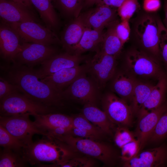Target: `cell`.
I'll use <instances>...</instances> for the list:
<instances>
[{"label":"cell","instance_id":"38","mask_svg":"<svg viewBox=\"0 0 167 167\" xmlns=\"http://www.w3.org/2000/svg\"><path fill=\"white\" fill-rule=\"evenodd\" d=\"M139 143L137 139L131 141L122 146L120 158L122 162L128 161L135 156L138 152Z\"/></svg>","mask_w":167,"mask_h":167},{"label":"cell","instance_id":"24","mask_svg":"<svg viewBox=\"0 0 167 167\" xmlns=\"http://www.w3.org/2000/svg\"><path fill=\"white\" fill-rule=\"evenodd\" d=\"M82 114L105 134L112 135L114 133L115 125L110 121L105 112L96 105H84Z\"/></svg>","mask_w":167,"mask_h":167},{"label":"cell","instance_id":"31","mask_svg":"<svg viewBox=\"0 0 167 167\" xmlns=\"http://www.w3.org/2000/svg\"><path fill=\"white\" fill-rule=\"evenodd\" d=\"M26 162L21 155L11 150L3 148L1 152L0 167H24Z\"/></svg>","mask_w":167,"mask_h":167},{"label":"cell","instance_id":"11","mask_svg":"<svg viewBox=\"0 0 167 167\" xmlns=\"http://www.w3.org/2000/svg\"><path fill=\"white\" fill-rule=\"evenodd\" d=\"M86 74L79 76L62 92L64 98L76 100L84 105H96L99 98L100 88Z\"/></svg>","mask_w":167,"mask_h":167},{"label":"cell","instance_id":"28","mask_svg":"<svg viewBox=\"0 0 167 167\" xmlns=\"http://www.w3.org/2000/svg\"><path fill=\"white\" fill-rule=\"evenodd\" d=\"M154 85L150 82L138 79L130 103L134 115L137 116Z\"/></svg>","mask_w":167,"mask_h":167},{"label":"cell","instance_id":"5","mask_svg":"<svg viewBox=\"0 0 167 167\" xmlns=\"http://www.w3.org/2000/svg\"><path fill=\"white\" fill-rule=\"evenodd\" d=\"M65 143L74 152H79L97 159L108 166L115 163L117 155L109 145L97 139L75 137L67 135L56 138Z\"/></svg>","mask_w":167,"mask_h":167},{"label":"cell","instance_id":"43","mask_svg":"<svg viewBox=\"0 0 167 167\" xmlns=\"http://www.w3.org/2000/svg\"><path fill=\"white\" fill-rule=\"evenodd\" d=\"M70 135L78 137L91 138L96 139L90 133L84 130L73 126L72 128Z\"/></svg>","mask_w":167,"mask_h":167},{"label":"cell","instance_id":"33","mask_svg":"<svg viewBox=\"0 0 167 167\" xmlns=\"http://www.w3.org/2000/svg\"><path fill=\"white\" fill-rule=\"evenodd\" d=\"M72 119L73 126L84 130L96 139H101L105 134L82 114L72 117Z\"/></svg>","mask_w":167,"mask_h":167},{"label":"cell","instance_id":"48","mask_svg":"<svg viewBox=\"0 0 167 167\" xmlns=\"http://www.w3.org/2000/svg\"><path fill=\"white\" fill-rule=\"evenodd\" d=\"M51 0V2H52V1H53H53L54 0Z\"/></svg>","mask_w":167,"mask_h":167},{"label":"cell","instance_id":"15","mask_svg":"<svg viewBox=\"0 0 167 167\" xmlns=\"http://www.w3.org/2000/svg\"><path fill=\"white\" fill-rule=\"evenodd\" d=\"M84 59L81 55L72 54L66 52L57 54L41 63V67L36 71L39 78L43 79L62 69L79 65Z\"/></svg>","mask_w":167,"mask_h":167},{"label":"cell","instance_id":"41","mask_svg":"<svg viewBox=\"0 0 167 167\" xmlns=\"http://www.w3.org/2000/svg\"><path fill=\"white\" fill-rule=\"evenodd\" d=\"M161 6L160 0H143V8L147 12H155L160 8Z\"/></svg>","mask_w":167,"mask_h":167},{"label":"cell","instance_id":"4","mask_svg":"<svg viewBox=\"0 0 167 167\" xmlns=\"http://www.w3.org/2000/svg\"><path fill=\"white\" fill-rule=\"evenodd\" d=\"M124 69L136 78L157 81L167 74L161 62L137 47L128 49L125 54Z\"/></svg>","mask_w":167,"mask_h":167},{"label":"cell","instance_id":"46","mask_svg":"<svg viewBox=\"0 0 167 167\" xmlns=\"http://www.w3.org/2000/svg\"><path fill=\"white\" fill-rule=\"evenodd\" d=\"M101 0H84L83 9H87L94 5H97Z\"/></svg>","mask_w":167,"mask_h":167},{"label":"cell","instance_id":"44","mask_svg":"<svg viewBox=\"0 0 167 167\" xmlns=\"http://www.w3.org/2000/svg\"><path fill=\"white\" fill-rule=\"evenodd\" d=\"M126 0H101L96 5H105L114 8L119 7Z\"/></svg>","mask_w":167,"mask_h":167},{"label":"cell","instance_id":"45","mask_svg":"<svg viewBox=\"0 0 167 167\" xmlns=\"http://www.w3.org/2000/svg\"><path fill=\"white\" fill-rule=\"evenodd\" d=\"M22 6L31 10L32 9V5L30 0H12Z\"/></svg>","mask_w":167,"mask_h":167},{"label":"cell","instance_id":"1","mask_svg":"<svg viewBox=\"0 0 167 167\" xmlns=\"http://www.w3.org/2000/svg\"><path fill=\"white\" fill-rule=\"evenodd\" d=\"M6 71L5 79L33 101L52 108L61 104L62 92L42 81L32 67L14 63Z\"/></svg>","mask_w":167,"mask_h":167},{"label":"cell","instance_id":"8","mask_svg":"<svg viewBox=\"0 0 167 167\" xmlns=\"http://www.w3.org/2000/svg\"><path fill=\"white\" fill-rule=\"evenodd\" d=\"M7 23L18 34L23 42L47 45L61 43L60 40L55 32L36 21Z\"/></svg>","mask_w":167,"mask_h":167},{"label":"cell","instance_id":"20","mask_svg":"<svg viewBox=\"0 0 167 167\" xmlns=\"http://www.w3.org/2000/svg\"><path fill=\"white\" fill-rule=\"evenodd\" d=\"M167 92V74L160 79L139 110L138 119L156 109L166 101Z\"/></svg>","mask_w":167,"mask_h":167},{"label":"cell","instance_id":"47","mask_svg":"<svg viewBox=\"0 0 167 167\" xmlns=\"http://www.w3.org/2000/svg\"><path fill=\"white\" fill-rule=\"evenodd\" d=\"M164 0V9L165 12V17L163 21V24L167 29V0Z\"/></svg>","mask_w":167,"mask_h":167},{"label":"cell","instance_id":"30","mask_svg":"<svg viewBox=\"0 0 167 167\" xmlns=\"http://www.w3.org/2000/svg\"><path fill=\"white\" fill-rule=\"evenodd\" d=\"M0 145L4 149L11 150L21 155L26 145L0 125Z\"/></svg>","mask_w":167,"mask_h":167},{"label":"cell","instance_id":"18","mask_svg":"<svg viewBox=\"0 0 167 167\" xmlns=\"http://www.w3.org/2000/svg\"><path fill=\"white\" fill-rule=\"evenodd\" d=\"M87 73L86 64L64 68L41 79L62 92L81 75Z\"/></svg>","mask_w":167,"mask_h":167},{"label":"cell","instance_id":"9","mask_svg":"<svg viewBox=\"0 0 167 167\" xmlns=\"http://www.w3.org/2000/svg\"><path fill=\"white\" fill-rule=\"evenodd\" d=\"M117 58L99 50L85 64L87 73L89 74L100 88L104 87L116 72Z\"/></svg>","mask_w":167,"mask_h":167},{"label":"cell","instance_id":"40","mask_svg":"<svg viewBox=\"0 0 167 167\" xmlns=\"http://www.w3.org/2000/svg\"><path fill=\"white\" fill-rule=\"evenodd\" d=\"M19 91L17 88L5 79L0 77V100L15 92Z\"/></svg>","mask_w":167,"mask_h":167},{"label":"cell","instance_id":"27","mask_svg":"<svg viewBox=\"0 0 167 167\" xmlns=\"http://www.w3.org/2000/svg\"><path fill=\"white\" fill-rule=\"evenodd\" d=\"M39 12L46 27L55 32L58 29L60 22L50 0H30Z\"/></svg>","mask_w":167,"mask_h":167},{"label":"cell","instance_id":"35","mask_svg":"<svg viewBox=\"0 0 167 167\" xmlns=\"http://www.w3.org/2000/svg\"><path fill=\"white\" fill-rule=\"evenodd\" d=\"M159 30V45L161 61L164 63L167 74V29L160 17L158 19Z\"/></svg>","mask_w":167,"mask_h":167},{"label":"cell","instance_id":"42","mask_svg":"<svg viewBox=\"0 0 167 167\" xmlns=\"http://www.w3.org/2000/svg\"><path fill=\"white\" fill-rule=\"evenodd\" d=\"M72 127H58L46 131V132L49 135L55 138H57L70 134Z\"/></svg>","mask_w":167,"mask_h":167},{"label":"cell","instance_id":"25","mask_svg":"<svg viewBox=\"0 0 167 167\" xmlns=\"http://www.w3.org/2000/svg\"><path fill=\"white\" fill-rule=\"evenodd\" d=\"M34 117L35 124L46 132L49 130L57 127H73L72 117L65 114L50 113Z\"/></svg>","mask_w":167,"mask_h":167},{"label":"cell","instance_id":"12","mask_svg":"<svg viewBox=\"0 0 167 167\" xmlns=\"http://www.w3.org/2000/svg\"><path fill=\"white\" fill-rule=\"evenodd\" d=\"M57 52L56 48L51 45L23 42L13 63L32 67L52 58Z\"/></svg>","mask_w":167,"mask_h":167},{"label":"cell","instance_id":"10","mask_svg":"<svg viewBox=\"0 0 167 167\" xmlns=\"http://www.w3.org/2000/svg\"><path fill=\"white\" fill-rule=\"evenodd\" d=\"M103 110L115 125L129 127L133 123V113L130 105L112 92H107L102 98Z\"/></svg>","mask_w":167,"mask_h":167},{"label":"cell","instance_id":"36","mask_svg":"<svg viewBox=\"0 0 167 167\" xmlns=\"http://www.w3.org/2000/svg\"><path fill=\"white\" fill-rule=\"evenodd\" d=\"M139 7L138 0H126L117 11L121 20L129 21Z\"/></svg>","mask_w":167,"mask_h":167},{"label":"cell","instance_id":"19","mask_svg":"<svg viewBox=\"0 0 167 167\" xmlns=\"http://www.w3.org/2000/svg\"><path fill=\"white\" fill-rule=\"evenodd\" d=\"M0 16L8 23L36 20L31 10L12 0H0Z\"/></svg>","mask_w":167,"mask_h":167},{"label":"cell","instance_id":"22","mask_svg":"<svg viewBox=\"0 0 167 167\" xmlns=\"http://www.w3.org/2000/svg\"><path fill=\"white\" fill-rule=\"evenodd\" d=\"M103 30H96L86 28L78 43L73 47L69 53L81 55L85 52L100 49L104 36Z\"/></svg>","mask_w":167,"mask_h":167},{"label":"cell","instance_id":"39","mask_svg":"<svg viewBox=\"0 0 167 167\" xmlns=\"http://www.w3.org/2000/svg\"><path fill=\"white\" fill-rule=\"evenodd\" d=\"M116 33L123 45L130 39L131 32L129 21H118L115 27Z\"/></svg>","mask_w":167,"mask_h":167},{"label":"cell","instance_id":"17","mask_svg":"<svg viewBox=\"0 0 167 167\" xmlns=\"http://www.w3.org/2000/svg\"><path fill=\"white\" fill-rule=\"evenodd\" d=\"M167 108L166 101L156 109L138 119L137 126L134 133L136 139L139 143L138 153L143 150L159 118Z\"/></svg>","mask_w":167,"mask_h":167},{"label":"cell","instance_id":"3","mask_svg":"<svg viewBox=\"0 0 167 167\" xmlns=\"http://www.w3.org/2000/svg\"><path fill=\"white\" fill-rule=\"evenodd\" d=\"M159 16L144 12L135 18L132 26L133 39L137 48L160 62L161 61L159 45L158 19Z\"/></svg>","mask_w":167,"mask_h":167},{"label":"cell","instance_id":"23","mask_svg":"<svg viewBox=\"0 0 167 167\" xmlns=\"http://www.w3.org/2000/svg\"><path fill=\"white\" fill-rule=\"evenodd\" d=\"M86 28L81 13L74 19L62 33L60 41L63 49L69 53L80 41Z\"/></svg>","mask_w":167,"mask_h":167},{"label":"cell","instance_id":"21","mask_svg":"<svg viewBox=\"0 0 167 167\" xmlns=\"http://www.w3.org/2000/svg\"><path fill=\"white\" fill-rule=\"evenodd\" d=\"M137 79L124 70L117 71L111 80V89L120 98L130 103Z\"/></svg>","mask_w":167,"mask_h":167},{"label":"cell","instance_id":"37","mask_svg":"<svg viewBox=\"0 0 167 167\" xmlns=\"http://www.w3.org/2000/svg\"><path fill=\"white\" fill-rule=\"evenodd\" d=\"M95 165L93 160L86 157H73L61 163L51 164L50 167H89Z\"/></svg>","mask_w":167,"mask_h":167},{"label":"cell","instance_id":"2","mask_svg":"<svg viewBox=\"0 0 167 167\" xmlns=\"http://www.w3.org/2000/svg\"><path fill=\"white\" fill-rule=\"evenodd\" d=\"M33 142L24 148L21 156L32 165L42 162L57 164L75 157V152L63 142L50 135Z\"/></svg>","mask_w":167,"mask_h":167},{"label":"cell","instance_id":"32","mask_svg":"<svg viewBox=\"0 0 167 167\" xmlns=\"http://www.w3.org/2000/svg\"><path fill=\"white\" fill-rule=\"evenodd\" d=\"M167 137V108L159 118L148 142H161Z\"/></svg>","mask_w":167,"mask_h":167},{"label":"cell","instance_id":"29","mask_svg":"<svg viewBox=\"0 0 167 167\" xmlns=\"http://www.w3.org/2000/svg\"><path fill=\"white\" fill-rule=\"evenodd\" d=\"M84 0H54L56 6L64 16L78 17L83 9Z\"/></svg>","mask_w":167,"mask_h":167},{"label":"cell","instance_id":"16","mask_svg":"<svg viewBox=\"0 0 167 167\" xmlns=\"http://www.w3.org/2000/svg\"><path fill=\"white\" fill-rule=\"evenodd\" d=\"M17 32L8 24L2 21L0 26V52L6 61L14 62L23 43Z\"/></svg>","mask_w":167,"mask_h":167},{"label":"cell","instance_id":"6","mask_svg":"<svg viewBox=\"0 0 167 167\" xmlns=\"http://www.w3.org/2000/svg\"><path fill=\"white\" fill-rule=\"evenodd\" d=\"M0 101L1 116L28 114L34 116L53 112V108L33 101L19 91L13 93Z\"/></svg>","mask_w":167,"mask_h":167},{"label":"cell","instance_id":"26","mask_svg":"<svg viewBox=\"0 0 167 167\" xmlns=\"http://www.w3.org/2000/svg\"><path fill=\"white\" fill-rule=\"evenodd\" d=\"M118 19L113 21L106 27L102 42L99 50L102 53L117 58L121 53L123 45L118 36L115 27Z\"/></svg>","mask_w":167,"mask_h":167},{"label":"cell","instance_id":"13","mask_svg":"<svg viewBox=\"0 0 167 167\" xmlns=\"http://www.w3.org/2000/svg\"><path fill=\"white\" fill-rule=\"evenodd\" d=\"M125 167H161L167 164V146L142 150L130 160L122 162Z\"/></svg>","mask_w":167,"mask_h":167},{"label":"cell","instance_id":"34","mask_svg":"<svg viewBox=\"0 0 167 167\" xmlns=\"http://www.w3.org/2000/svg\"><path fill=\"white\" fill-rule=\"evenodd\" d=\"M114 132V140L116 145L120 148L126 143L136 139L134 133L128 127L117 126Z\"/></svg>","mask_w":167,"mask_h":167},{"label":"cell","instance_id":"14","mask_svg":"<svg viewBox=\"0 0 167 167\" xmlns=\"http://www.w3.org/2000/svg\"><path fill=\"white\" fill-rule=\"evenodd\" d=\"M117 12L115 8L100 5L81 14L86 28L100 30L117 19Z\"/></svg>","mask_w":167,"mask_h":167},{"label":"cell","instance_id":"7","mask_svg":"<svg viewBox=\"0 0 167 167\" xmlns=\"http://www.w3.org/2000/svg\"><path fill=\"white\" fill-rule=\"evenodd\" d=\"M29 115L0 116V125L27 146L33 142L32 137L35 134L49 135L30 120Z\"/></svg>","mask_w":167,"mask_h":167}]
</instances>
